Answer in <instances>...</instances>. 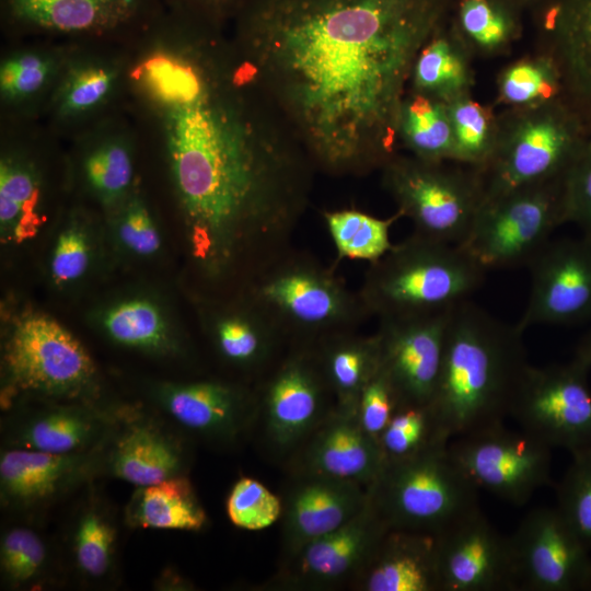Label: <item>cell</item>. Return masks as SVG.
<instances>
[{
	"label": "cell",
	"mask_w": 591,
	"mask_h": 591,
	"mask_svg": "<svg viewBox=\"0 0 591 591\" xmlns=\"http://www.w3.org/2000/svg\"><path fill=\"white\" fill-rule=\"evenodd\" d=\"M367 490L389 529L437 535L479 508L478 488L452 457L449 442L385 462Z\"/></svg>",
	"instance_id": "7"
},
{
	"label": "cell",
	"mask_w": 591,
	"mask_h": 591,
	"mask_svg": "<svg viewBox=\"0 0 591 591\" xmlns=\"http://www.w3.org/2000/svg\"><path fill=\"white\" fill-rule=\"evenodd\" d=\"M567 222L591 237V135L564 174Z\"/></svg>",
	"instance_id": "47"
},
{
	"label": "cell",
	"mask_w": 591,
	"mask_h": 591,
	"mask_svg": "<svg viewBox=\"0 0 591 591\" xmlns=\"http://www.w3.org/2000/svg\"><path fill=\"white\" fill-rule=\"evenodd\" d=\"M442 591L518 590L509 536L480 508L436 535Z\"/></svg>",
	"instance_id": "17"
},
{
	"label": "cell",
	"mask_w": 591,
	"mask_h": 591,
	"mask_svg": "<svg viewBox=\"0 0 591 591\" xmlns=\"http://www.w3.org/2000/svg\"><path fill=\"white\" fill-rule=\"evenodd\" d=\"M564 223L563 175L485 200L460 245L486 270L528 266Z\"/></svg>",
	"instance_id": "10"
},
{
	"label": "cell",
	"mask_w": 591,
	"mask_h": 591,
	"mask_svg": "<svg viewBox=\"0 0 591 591\" xmlns=\"http://www.w3.org/2000/svg\"><path fill=\"white\" fill-rule=\"evenodd\" d=\"M450 0H245L244 62L316 172L366 176L398 153L414 62Z\"/></svg>",
	"instance_id": "1"
},
{
	"label": "cell",
	"mask_w": 591,
	"mask_h": 591,
	"mask_svg": "<svg viewBox=\"0 0 591 591\" xmlns=\"http://www.w3.org/2000/svg\"><path fill=\"white\" fill-rule=\"evenodd\" d=\"M389 526L371 501L335 531L309 543L280 565L266 589L331 591L350 586L364 568Z\"/></svg>",
	"instance_id": "15"
},
{
	"label": "cell",
	"mask_w": 591,
	"mask_h": 591,
	"mask_svg": "<svg viewBox=\"0 0 591 591\" xmlns=\"http://www.w3.org/2000/svg\"><path fill=\"white\" fill-rule=\"evenodd\" d=\"M472 58L453 28L443 25L419 51L408 90L445 103L471 94L475 84Z\"/></svg>",
	"instance_id": "31"
},
{
	"label": "cell",
	"mask_w": 591,
	"mask_h": 591,
	"mask_svg": "<svg viewBox=\"0 0 591 591\" xmlns=\"http://www.w3.org/2000/svg\"><path fill=\"white\" fill-rule=\"evenodd\" d=\"M19 26L67 34L112 32L149 15L151 0H2Z\"/></svg>",
	"instance_id": "28"
},
{
	"label": "cell",
	"mask_w": 591,
	"mask_h": 591,
	"mask_svg": "<svg viewBox=\"0 0 591 591\" xmlns=\"http://www.w3.org/2000/svg\"><path fill=\"white\" fill-rule=\"evenodd\" d=\"M523 334L470 299L451 310L429 404L441 439L450 442L510 417L530 367Z\"/></svg>",
	"instance_id": "3"
},
{
	"label": "cell",
	"mask_w": 591,
	"mask_h": 591,
	"mask_svg": "<svg viewBox=\"0 0 591 591\" xmlns=\"http://www.w3.org/2000/svg\"><path fill=\"white\" fill-rule=\"evenodd\" d=\"M489 161L476 169L484 201L565 174L591 132L560 97L541 105L505 108Z\"/></svg>",
	"instance_id": "6"
},
{
	"label": "cell",
	"mask_w": 591,
	"mask_h": 591,
	"mask_svg": "<svg viewBox=\"0 0 591 591\" xmlns=\"http://www.w3.org/2000/svg\"><path fill=\"white\" fill-rule=\"evenodd\" d=\"M154 398L178 426L213 441L236 440L257 417L255 391L221 380L161 383Z\"/></svg>",
	"instance_id": "19"
},
{
	"label": "cell",
	"mask_w": 591,
	"mask_h": 591,
	"mask_svg": "<svg viewBox=\"0 0 591 591\" xmlns=\"http://www.w3.org/2000/svg\"><path fill=\"white\" fill-rule=\"evenodd\" d=\"M287 464L291 475L327 476L368 488L385 460L379 442L362 429L356 412L334 406Z\"/></svg>",
	"instance_id": "22"
},
{
	"label": "cell",
	"mask_w": 591,
	"mask_h": 591,
	"mask_svg": "<svg viewBox=\"0 0 591 591\" xmlns=\"http://www.w3.org/2000/svg\"><path fill=\"white\" fill-rule=\"evenodd\" d=\"M398 146L429 162H454L448 104L408 90L397 123Z\"/></svg>",
	"instance_id": "34"
},
{
	"label": "cell",
	"mask_w": 591,
	"mask_h": 591,
	"mask_svg": "<svg viewBox=\"0 0 591 591\" xmlns=\"http://www.w3.org/2000/svg\"><path fill=\"white\" fill-rule=\"evenodd\" d=\"M526 267L531 285L521 331L591 322V237L551 240Z\"/></svg>",
	"instance_id": "16"
},
{
	"label": "cell",
	"mask_w": 591,
	"mask_h": 591,
	"mask_svg": "<svg viewBox=\"0 0 591 591\" xmlns=\"http://www.w3.org/2000/svg\"><path fill=\"white\" fill-rule=\"evenodd\" d=\"M591 590V589H590Z\"/></svg>",
	"instance_id": "54"
},
{
	"label": "cell",
	"mask_w": 591,
	"mask_h": 591,
	"mask_svg": "<svg viewBox=\"0 0 591 591\" xmlns=\"http://www.w3.org/2000/svg\"><path fill=\"white\" fill-rule=\"evenodd\" d=\"M275 323L288 345H315L358 331L369 317L358 291L313 254L293 246L242 290Z\"/></svg>",
	"instance_id": "5"
},
{
	"label": "cell",
	"mask_w": 591,
	"mask_h": 591,
	"mask_svg": "<svg viewBox=\"0 0 591 591\" xmlns=\"http://www.w3.org/2000/svg\"><path fill=\"white\" fill-rule=\"evenodd\" d=\"M513 7L509 0H461L452 28L473 57L507 55L521 35Z\"/></svg>",
	"instance_id": "35"
},
{
	"label": "cell",
	"mask_w": 591,
	"mask_h": 591,
	"mask_svg": "<svg viewBox=\"0 0 591 591\" xmlns=\"http://www.w3.org/2000/svg\"><path fill=\"white\" fill-rule=\"evenodd\" d=\"M397 407L396 392L380 363L358 398L356 416L362 429L379 442Z\"/></svg>",
	"instance_id": "48"
},
{
	"label": "cell",
	"mask_w": 591,
	"mask_h": 591,
	"mask_svg": "<svg viewBox=\"0 0 591 591\" xmlns=\"http://www.w3.org/2000/svg\"><path fill=\"white\" fill-rule=\"evenodd\" d=\"M486 271L461 245L412 233L369 264L358 293L378 320L433 314L468 300Z\"/></svg>",
	"instance_id": "4"
},
{
	"label": "cell",
	"mask_w": 591,
	"mask_h": 591,
	"mask_svg": "<svg viewBox=\"0 0 591 591\" xmlns=\"http://www.w3.org/2000/svg\"><path fill=\"white\" fill-rule=\"evenodd\" d=\"M281 498L283 564L309 543L335 531L358 514L367 505L368 490L349 480L294 474Z\"/></svg>",
	"instance_id": "21"
},
{
	"label": "cell",
	"mask_w": 591,
	"mask_h": 591,
	"mask_svg": "<svg viewBox=\"0 0 591 591\" xmlns=\"http://www.w3.org/2000/svg\"><path fill=\"white\" fill-rule=\"evenodd\" d=\"M84 176L93 193L104 202L119 200L132 179V160L125 144L109 141L95 148L85 159Z\"/></svg>",
	"instance_id": "44"
},
{
	"label": "cell",
	"mask_w": 591,
	"mask_h": 591,
	"mask_svg": "<svg viewBox=\"0 0 591 591\" xmlns=\"http://www.w3.org/2000/svg\"><path fill=\"white\" fill-rule=\"evenodd\" d=\"M103 333L118 346L144 354L181 352V340L161 305L147 297H130L107 306L101 314Z\"/></svg>",
	"instance_id": "33"
},
{
	"label": "cell",
	"mask_w": 591,
	"mask_h": 591,
	"mask_svg": "<svg viewBox=\"0 0 591 591\" xmlns=\"http://www.w3.org/2000/svg\"><path fill=\"white\" fill-rule=\"evenodd\" d=\"M115 236L126 253L141 258L154 256L162 245L161 233L151 211L138 198L130 200L119 213Z\"/></svg>",
	"instance_id": "46"
},
{
	"label": "cell",
	"mask_w": 591,
	"mask_h": 591,
	"mask_svg": "<svg viewBox=\"0 0 591 591\" xmlns=\"http://www.w3.org/2000/svg\"><path fill=\"white\" fill-rule=\"evenodd\" d=\"M563 95L560 72L547 55L534 51L507 65L497 78L496 104L506 108L541 105Z\"/></svg>",
	"instance_id": "37"
},
{
	"label": "cell",
	"mask_w": 591,
	"mask_h": 591,
	"mask_svg": "<svg viewBox=\"0 0 591 591\" xmlns=\"http://www.w3.org/2000/svg\"><path fill=\"white\" fill-rule=\"evenodd\" d=\"M350 589L442 591L436 535L389 529Z\"/></svg>",
	"instance_id": "27"
},
{
	"label": "cell",
	"mask_w": 591,
	"mask_h": 591,
	"mask_svg": "<svg viewBox=\"0 0 591 591\" xmlns=\"http://www.w3.org/2000/svg\"><path fill=\"white\" fill-rule=\"evenodd\" d=\"M205 69L171 106L167 149L190 265L224 296L292 247L317 172L245 63L229 85Z\"/></svg>",
	"instance_id": "2"
},
{
	"label": "cell",
	"mask_w": 591,
	"mask_h": 591,
	"mask_svg": "<svg viewBox=\"0 0 591 591\" xmlns=\"http://www.w3.org/2000/svg\"><path fill=\"white\" fill-rule=\"evenodd\" d=\"M535 51L551 57L561 99L591 132V0H545L537 18Z\"/></svg>",
	"instance_id": "23"
},
{
	"label": "cell",
	"mask_w": 591,
	"mask_h": 591,
	"mask_svg": "<svg viewBox=\"0 0 591 591\" xmlns=\"http://www.w3.org/2000/svg\"><path fill=\"white\" fill-rule=\"evenodd\" d=\"M49 71L48 60L33 53L9 58L0 69L1 92L11 100L30 96L45 84Z\"/></svg>",
	"instance_id": "50"
},
{
	"label": "cell",
	"mask_w": 591,
	"mask_h": 591,
	"mask_svg": "<svg viewBox=\"0 0 591 591\" xmlns=\"http://www.w3.org/2000/svg\"><path fill=\"white\" fill-rule=\"evenodd\" d=\"M102 447L71 454L4 448L0 455L2 506L22 512L51 505L101 471Z\"/></svg>",
	"instance_id": "20"
},
{
	"label": "cell",
	"mask_w": 591,
	"mask_h": 591,
	"mask_svg": "<svg viewBox=\"0 0 591 591\" xmlns=\"http://www.w3.org/2000/svg\"><path fill=\"white\" fill-rule=\"evenodd\" d=\"M188 454L182 441L153 418L115 416L103 447L101 472L136 487L184 475Z\"/></svg>",
	"instance_id": "24"
},
{
	"label": "cell",
	"mask_w": 591,
	"mask_h": 591,
	"mask_svg": "<svg viewBox=\"0 0 591 591\" xmlns=\"http://www.w3.org/2000/svg\"><path fill=\"white\" fill-rule=\"evenodd\" d=\"M112 416L93 404L57 402L16 418L5 434L4 448L55 454H71L101 447L112 426Z\"/></svg>",
	"instance_id": "26"
},
{
	"label": "cell",
	"mask_w": 591,
	"mask_h": 591,
	"mask_svg": "<svg viewBox=\"0 0 591 591\" xmlns=\"http://www.w3.org/2000/svg\"><path fill=\"white\" fill-rule=\"evenodd\" d=\"M128 525L141 529L201 531L207 513L186 474L139 486L125 510Z\"/></svg>",
	"instance_id": "32"
},
{
	"label": "cell",
	"mask_w": 591,
	"mask_h": 591,
	"mask_svg": "<svg viewBox=\"0 0 591 591\" xmlns=\"http://www.w3.org/2000/svg\"><path fill=\"white\" fill-rule=\"evenodd\" d=\"M451 310L379 320L374 334L379 341L381 367L393 384L398 407L430 404Z\"/></svg>",
	"instance_id": "18"
},
{
	"label": "cell",
	"mask_w": 591,
	"mask_h": 591,
	"mask_svg": "<svg viewBox=\"0 0 591 591\" xmlns=\"http://www.w3.org/2000/svg\"><path fill=\"white\" fill-rule=\"evenodd\" d=\"M118 529L109 506L91 494L79 505L68 532L69 557L85 582L107 581L117 561Z\"/></svg>",
	"instance_id": "30"
},
{
	"label": "cell",
	"mask_w": 591,
	"mask_h": 591,
	"mask_svg": "<svg viewBox=\"0 0 591 591\" xmlns=\"http://www.w3.org/2000/svg\"><path fill=\"white\" fill-rule=\"evenodd\" d=\"M552 448L523 430L497 424L457 437L449 451L478 490L525 505L552 479Z\"/></svg>",
	"instance_id": "13"
},
{
	"label": "cell",
	"mask_w": 591,
	"mask_h": 591,
	"mask_svg": "<svg viewBox=\"0 0 591 591\" xmlns=\"http://www.w3.org/2000/svg\"><path fill=\"white\" fill-rule=\"evenodd\" d=\"M48 543L34 529L12 525L1 534L0 571L12 589H33L47 581L53 569Z\"/></svg>",
	"instance_id": "40"
},
{
	"label": "cell",
	"mask_w": 591,
	"mask_h": 591,
	"mask_svg": "<svg viewBox=\"0 0 591 591\" xmlns=\"http://www.w3.org/2000/svg\"><path fill=\"white\" fill-rule=\"evenodd\" d=\"M454 162L482 169L490 159L498 136L499 119L493 107L480 104L472 93L449 103Z\"/></svg>",
	"instance_id": "39"
},
{
	"label": "cell",
	"mask_w": 591,
	"mask_h": 591,
	"mask_svg": "<svg viewBox=\"0 0 591 591\" xmlns=\"http://www.w3.org/2000/svg\"><path fill=\"white\" fill-rule=\"evenodd\" d=\"M314 347L335 406L356 412L363 387L380 368V347L375 334L340 332L322 339Z\"/></svg>",
	"instance_id": "29"
},
{
	"label": "cell",
	"mask_w": 591,
	"mask_h": 591,
	"mask_svg": "<svg viewBox=\"0 0 591 591\" xmlns=\"http://www.w3.org/2000/svg\"><path fill=\"white\" fill-rule=\"evenodd\" d=\"M437 442L440 438L429 405L399 406L379 438L385 462L410 457Z\"/></svg>",
	"instance_id": "41"
},
{
	"label": "cell",
	"mask_w": 591,
	"mask_h": 591,
	"mask_svg": "<svg viewBox=\"0 0 591 591\" xmlns=\"http://www.w3.org/2000/svg\"><path fill=\"white\" fill-rule=\"evenodd\" d=\"M257 417L269 450L286 461L335 406L314 345L290 344L260 376Z\"/></svg>",
	"instance_id": "11"
},
{
	"label": "cell",
	"mask_w": 591,
	"mask_h": 591,
	"mask_svg": "<svg viewBox=\"0 0 591 591\" xmlns=\"http://www.w3.org/2000/svg\"><path fill=\"white\" fill-rule=\"evenodd\" d=\"M509 1H511L515 5L517 3H524V2L532 1V0H509Z\"/></svg>",
	"instance_id": "53"
},
{
	"label": "cell",
	"mask_w": 591,
	"mask_h": 591,
	"mask_svg": "<svg viewBox=\"0 0 591 591\" xmlns=\"http://www.w3.org/2000/svg\"><path fill=\"white\" fill-rule=\"evenodd\" d=\"M93 243L83 223L74 220L65 225L53 244L48 271L53 282L67 287L81 280L92 264Z\"/></svg>",
	"instance_id": "45"
},
{
	"label": "cell",
	"mask_w": 591,
	"mask_h": 591,
	"mask_svg": "<svg viewBox=\"0 0 591 591\" xmlns=\"http://www.w3.org/2000/svg\"><path fill=\"white\" fill-rule=\"evenodd\" d=\"M113 86L112 72L100 66H89L76 71L69 79L61 97L66 114H79L97 106Z\"/></svg>",
	"instance_id": "49"
},
{
	"label": "cell",
	"mask_w": 591,
	"mask_h": 591,
	"mask_svg": "<svg viewBox=\"0 0 591 591\" xmlns=\"http://www.w3.org/2000/svg\"><path fill=\"white\" fill-rule=\"evenodd\" d=\"M8 408L15 394L93 404L96 368L84 346L56 320L39 313L20 318L2 350ZM94 405V404H93Z\"/></svg>",
	"instance_id": "9"
},
{
	"label": "cell",
	"mask_w": 591,
	"mask_h": 591,
	"mask_svg": "<svg viewBox=\"0 0 591 591\" xmlns=\"http://www.w3.org/2000/svg\"><path fill=\"white\" fill-rule=\"evenodd\" d=\"M591 368L577 358L544 367L530 364L510 417L552 449L571 453L591 448Z\"/></svg>",
	"instance_id": "12"
},
{
	"label": "cell",
	"mask_w": 591,
	"mask_h": 591,
	"mask_svg": "<svg viewBox=\"0 0 591 591\" xmlns=\"http://www.w3.org/2000/svg\"><path fill=\"white\" fill-rule=\"evenodd\" d=\"M187 15L217 24L237 13L245 0H174Z\"/></svg>",
	"instance_id": "51"
},
{
	"label": "cell",
	"mask_w": 591,
	"mask_h": 591,
	"mask_svg": "<svg viewBox=\"0 0 591 591\" xmlns=\"http://www.w3.org/2000/svg\"><path fill=\"white\" fill-rule=\"evenodd\" d=\"M209 302L204 323L216 355L237 371L262 376L288 346L280 329L241 291Z\"/></svg>",
	"instance_id": "25"
},
{
	"label": "cell",
	"mask_w": 591,
	"mask_h": 591,
	"mask_svg": "<svg viewBox=\"0 0 591 591\" xmlns=\"http://www.w3.org/2000/svg\"><path fill=\"white\" fill-rule=\"evenodd\" d=\"M383 188L413 233L462 244L484 202L480 175L455 162H429L396 153L381 170Z\"/></svg>",
	"instance_id": "8"
},
{
	"label": "cell",
	"mask_w": 591,
	"mask_h": 591,
	"mask_svg": "<svg viewBox=\"0 0 591 591\" xmlns=\"http://www.w3.org/2000/svg\"><path fill=\"white\" fill-rule=\"evenodd\" d=\"M225 511L234 526L246 531H260L280 520L282 498L260 480L242 476L229 491Z\"/></svg>",
	"instance_id": "43"
},
{
	"label": "cell",
	"mask_w": 591,
	"mask_h": 591,
	"mask_svg": "<svg viewBox=\"0 0 591 591\" xmlns=\"http://www.w3.org/2000/svg\"><path fill=\"white\" fill-rule=\"evenodd\" d=\"M573 357L591 368V327L578 344Z\"/></svg>",
	"instance_id": "52"
},
{
	"label": "cell",
	"mask_w": 591,
	"mask_h": 591,
	"mask_svg": "<svg viewBox=\"0 0 591 591\" xmlns=\"http://www.w3.org/2000/svg\"><path fill=\"white\" fill-rule=\"evenodd\" d=\"M336 251V264L343 259L373 263L393 246L390 229L401 218L395 212L387 219L358 209L327 210L322 213Z\"/></svg>",
	"instance_id": "36"
},
{
	"label": "cell",
	"mask_w": 591,
	"mask_h": 591,
	"mask_svg": "<svg viewBox=\"0 0 591 591\" xmlns=\"http://www.w3.org/2000/svg\"><path fill=\"white\" fill-rule=\"evenodd\" d=\"M38 182L32 167L5 158L0 164V231L4 242L21 243L33 236L39 225L35 212Z\"/></svg>",
	"instance_id": "38"
},
{
	"label": "cell",
	"mask_w": 591,
	"mask_h": 591,
	"mask_svg": "<svg viewBox=\"0 0 591 591\" xmlns=\"http://www.w3.org/2000/svg\"><path fill=\"white\" fill-rule=\"evenodd\" d=\"M556 508L591 551V448L571 453L557 487Z\"/></svg>",
	"instance_id": "42"
},
{
	"label": "cell",
	"mask_w": 591,
	"mask_h": 591,
	"mask_svg": "<svg viewBox=\"0 0 591 591\" xmlns=\"http://www.w3.org/2000/svg\"><path fill=\"white\" fill-rule=\"evenodd\" d=\"M509 537L518 590L591 589V551L556 507L530 511Z\"/></svg>",
	"instance_id": "14"
}]
</instances>
